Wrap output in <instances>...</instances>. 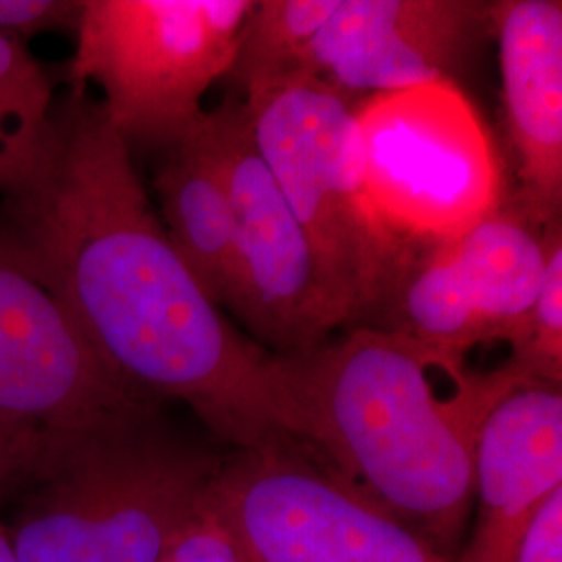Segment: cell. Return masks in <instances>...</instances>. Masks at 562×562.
Masks as SVG:
<instances>
[{
  "instance_id": "277c9868",
  "label": "cell",
  "mask_w": 562,
  "mask_h": 562,
  "mask_svg": "<svg viewBox=\"0 0 562 562\" xmlns=\"http://www.w3.org/2000/svg\"><path fill=\"white\" fill-rule=\"evenodd\" d=\"M252 138L311 241L340 327L369 325L415 252L378 215L355 104L308 76L246 92Z\"/></svg>"
},
{
  "instance_id": "9c48e42d",
  "label": "cell",
  "mask_w": 562,
  "mask_h": 562,
  "mask_svg": "<svg viewBox=\"0 0 562 562\" xmlns=\"http://www.w3.org/2000/svg\"><path fill=\"white\" fill-rule=\"evenodd\" d=\"M487 38L485 0H338L308 44L301 76L355 104L425 83H459Z\"/></svg>"
},
{
  "instance_id": "6da1fadb",
  "label": "cell",
  "mask_w": 562,
  "mask_h": 562,
  "mask_svg": "<svg viewBox=\"0 0 562 562\" xmlns=\"http://www.w3.org/2000/svg\"><path fill=\"white\" fill-rule=\"evenodd\" d=\"M0 238L55 296L109 375L186 404L220 440L299 442L278 357L209 301L165 234L130 146L83 90L55 106V146L4 199Z\"/></svg>"
},
{
  "instance_id": "3957f363",
  "label": "cell",
  "mask_w": 562,
  "mask_h": 562,
  "mask_svg": "<svg viewBox=\"0 0 562 562\" xmlns=\"http://www.w3.org/2000/svg\"><path fill=\"white\" fill-rule=\"evenodd\" d=\"M142 404L76 436L34 440L38 477L11 531L18 562H157L196 510L223 457Z\"/></svg>"
},
{
  "instance_id": "5b68a950",
  "label": "cell",
  "mask_w": 562,
  "mask_h": 562,
  "mask_svg": "<svg viewBox=\"0 0 562 562\" xmlns=\"http://www.w3.org/2000/svg\"><path fill=\"white\" fill-rule=\"evenodd\" d=\"M252 9L255 0H83L74 90L99 86V104L130 150L162 153L199 127Z\"/></svg>"
},
{
  "instance_id": "5bb4252c",
  "label": "cell",
  "mask_w": 562,
  "mask_h": 562,
  "mask_svg": "<svg viewBox=\"0 0 562 562\" xmlns=\"http://www.w3.org/2000/svg\"><path fill=\"white\" fill-rule=\"evenodd\" d=\"M450 246L492 341L513 346L538 299L546 269L543 227L517 204H501Z\"/></svg>"
},
{
  "instance_id": "7c38bea8",
  "label": "cell",
  "mask_w": 562,
  "mask_h": 562,
  "mask_svg": "<svg viewBox=\"0 0 562 562\" xmlns=\"http://www.w3.org/2000/svg\"><path fill=\"white\" fill-rule=\"evenodd\" d=\"M317 459L294 440L240 448L206 487L246 562H350L315 490Z\"/></svg>"
},
{
  "instance_id": "30bf717a",
  "label": "cell",
  "mask_w": 562,
  "mask_h": 562,
  "mask_svg": "<svg viewBox=\"0 0 562 562\" xmlns=\"http://www.w3.org/2000/svg\"><path fill=\"white\" fill-rule=\"evenodd\" d=\"M562 487V387L517 383L483 419L469 540L457 562H515L543 503Z\"/></svg>"
},
{
  "instance_id": "7a4b0ae2",
  "label": "cell",
  "mask_w": 562,
  "mask_h": 562,
  "mask_svg": "<svg viewBox=\"0 0 562 562\" xmlns=\"http://www.w3.org/2000/svg\"><path fill=\"white\" fill-rule=\"evenodd\" d=\"M278 364L299 442L334 477L443 557L461 542L483 419L525 382L504 367L473 371L467 357L367 325Z\"/></svg>"
},
{
  "instance_id": "e0dca14e",
  "label": "cell",
  "mask_w": 562,
  "mask_h": 562,
  "mask_svg": "<svg viewBox=\"0 0 562 562\" xmlns=\"http://www.w3.org/2000/svg\"><path fill=\"white\" fill-rule=\"evenodd\" d=\"M315 490L350 562H450L419 533L344 485L323 464H317Z\"/></svg>"
},
{
  "instance_id": "8fae6325",
  "label": "cell",
  "mask_w": 562,
  "mask_h": 562,
  "mask_svg": "<svg viewBox=\"0 0 562 562\" xmlns=\"http://www.w3.org/2000/svg\"><path fill=\"white\" fill-rule=\"evenodd\" d=\"M504 113L521 192L517 206L540 227L562 206V2H490Z\"/></svg>"
},
{
  "instance_id": "9a60e30c",
  "label": "cell",
  "mask_w": 562,
  "mask_h": 562,
  "mask_svg": "<svg viewBox=\"0 0 562 562\" xmlns=\"http://www.w3.org/2000/svg\"><path fill=\"white\" fill-rule=\"evenodd\" d=\"M55 90L20 41L0 36V196L36 180L55 146Z\"/></svg>"
},
{
  "instance_id": "4fadbf2b",
  "label": "cell",
  "mask_w": 562,
  "mask_h": 562,
  "mask_svg": "<svg viewBox=\"0 0 562 562\" xmlns=\"http://www.w3.org/2000/svg\"><path fill=\"white\" fill-rule=\"evenodd\" d=\"M165 234L209 301L229 306L236 281V215L209 111L161 153L155 178Z\"/></svg>"
},
{
  "instance_id": "52a82bcc",
  "label": "cell",
  "mask_w": 562,
  "mask_h": 562,
  "mask_svg": "<svg viewBox=\"0 0 562 562\" xmlns=\"http://www.w3.org/2000/svg\"><path fill=\"white\" fill-rule=\"evenodd\" d=\"M209 117L236 215V281L227 308L267 352H306L340 327L311 241L255 144L244 102L227 99Z\"/></svg>"
},
{
  "instance_id": "ba28073f",
  "label": "cell",
  "mask_w": 562,
  "mask_h": 562,
  "mask_svg": "<svg viewBox=\"0 0 562 562\" xmlns=\"http://www.w3.org/2000/svg\"><path fill=\"white\" fill-rule=\"evenodd\" d=\"M142 404L0 238V425L25 440L65 438Z\"/></svg>"
},
{
  "instance_id": "8992f818",
  "label": "cell",
  "mask_w": 562,
  "mask_h": 562,
  "mask_svg": "<svg viewBox=\"0 0 562 562\" xmlns=\"http://www.w3.org/2000/svg\"><path fill=\"white\" fill-rule=\"evenodd\" d=\"M355 117L371 202L408 248L452 240L503 204L494 144L459 83L375 94Z\"/></svg>"
},
{
  "instance_id": "ac0fdd59",
  "label": "cell",
  "mask_w": 562,
  "mask_h": 562,
  "mask_svg": "<svg viewBox=\"0 0 562 562\" xmlns=\"http://www.w3.org/2000/svg\"><path fill=\"white\" fill-rule=\"evenodd\" d=\"M546 269L521 336L510 346L503 367L519 382L562 387V225L561 217L543 225Z\"/></svg>"
},
{
  "instance_id": "d6986e66",
  "label": "cell",
  "mask_w": 562,
  "mask_h": 562,
  "mask_svg": "<svg viewBox=\"0 0 562 562\" xmlns=\"http://www.w3.org/2000/svg\"><path fill=\"white\" fill-rule=\"evenodd\" d=\"M157 562H246L240 546L222 517L206 503L183 521Z\"/></svg>"
},
{
  "instance_id": "2e32d148",
  "label": "cell",
  "mask_w": 562,
  "mask_h": 562,
  "mask_svg": "<svg viewBox=\"0 0 562 562\" xmlns=\"http://www.w3.org/2000/svg\"><path fill=\"white\" fill-rule=\"evenodd\" d=\"M338 0H255L229 76L246 92L301 76L308 44Z\"/></svg>"
},
{
  "instance_id": "ffe728a7",
  "label": "cell",
  "mask_w": 562,
  "mask_h": 562,
  "mask_svg": "<svg viewBox=\"0 0 562 562\" xmlns=\"http://www.w3.org/2000/svg\"><path fill=\"white\" fill-rule=\"evenodd\" d=\"M81 2L67 0H0V36L23 42L44 32L76 30Z\"/></svg>"
},
{
  "instance_id": "7402d4cb",
  "label": "cell",
  "mask_w": 562,
  "mask_h": 562,
  "mask_svg": "<svg viewBox=\"0 0 562 562\" xmlns=\"http://www.w3.org/2000/svg\"><path fill=\"white\" fill-rule=\"evenodd\" d=\"M27 443H30V440L21 438L18 434H13V431H9L7 427L0 425V459L13 462L15 469H18L23 452L27 450Z\"/></svg>"
},
{
  "instance_id": "603a6c76",
  "label": "cell",
  "mask_w": 562,
  "mask_h": 562,
  "mask_svg": "<svg viewBox=\"0 0 562 562\" xmlns=\"http://www.w3.org/2000/svg\"><path fill=\"white\" fill-rule=\"evenodd\" d=\"M15 464L7 459H0V485L2 480L9 471H13ZM0 562H18L15 557V548H13V540H11V531L9 527L2 522V515H0Z\"/></svg>"
},
{
  "instance_id": "44dd1931",
  "label": "cell",
  "mask_w": 562,
  "mask_h": 562,
  "mask_svg": "<svg viewBox=\"0 0 562 562\" xmlns=\"http://www.w3.org/2000/svg\"><path fill=\"white\" fill-rule=\"evenodd\" d=\"M515 562H562V487L543 503Z\"/></svg>"
}]
</instances>
